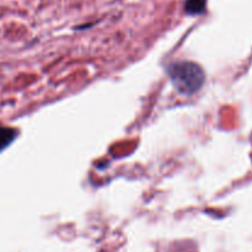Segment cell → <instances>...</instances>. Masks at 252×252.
Listing matches in <instances>:
<instances>
[{
	"mask_svg": "<svg viewBox=\"0 0 252 252\" xmlns=\"http://www.w3.org/2000/svg\"><path fill=\"white\" fill-rule=\"evenodd\" d=\"M169 75L171 83L180 94L193 95L201 90L204 83V73L198 64L192 62H179L170 65Z\"/></svg>",
	"mask_w": 252,
	"mask_h": 252,
	"instance_id": "obj_1",
	"label": "cell"
},
{
	"mask_svg": "<svg viewBox=\"0 0 252 252\" xmlns=\"http://www.w3.org/2000/svg\"><path fill=\"white\" fill-rule=\"evenodd\" d=\"M206 6V0H187L186 11L189 14H201Z\"/></svg>",
	"mask_w": 252,
	"mask_h": 252,
	"instance_id": "obj_2",
	"label": "cell"
},
{
	"mask_svg": "<svg viewBox=\"0 0 252 252\" xmlns=\"http://www.w3.org/2000/svg\"><path fill=\"white\" fill-rule=\"evenodd\" d=\"M12 138H14V135H12L11 130L7 129V128L0 127V150L6 147Z\"/></svg>",
	"mask_w": 252,
	"mask_h": 252,
	"instance_id": "obj_3",
	"label": "cell"
}]
</instances>
